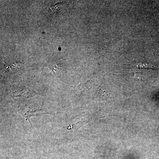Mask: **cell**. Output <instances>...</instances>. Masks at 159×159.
I'll use <instances>...</instances> for the list:
<instances>
[{
    "label": "cell",
    "instance_id": "2",
    "mask_svg": "<svg viewBox=\"0 0 159 159\" xmlns=\"http://www.w3.org/2000/svg\"><path fill=\"white\" fill-rule=\"evenodd\" d=\"M132 66L133 67L137 68L152 69L156 68V67L148 63L145 62H139L137 63H136Z\"/></svg>",
    "mask_w": 159,
    "mask_h": 159
},
{
    "label": "cell",
    "instance_id": "3",
    "mask_svg": "<svg viewBox=\"0 0 159 159\" xmlns=\"http://www.w3.org/2000/svg\"><path fill=\"white\" fill-rule=\"evenodd\" d=\"M88 122L87 121L82 120V121H79V122L73 124L72 126H73V128L74 129V130H77L79 129L80 128H81L84 125L86 124Z\"/></svg>",
    "mask_w": 159,
    "mask_h": 159
},
{
    "label": "cell",
    "instance_id": "1",
    "mask_svg": "<svg viewBox=\"0 0 159 159\" xmlns=\"http://www.w3.org/2000/svg\"><path fill=\"white\" fill-rule=\"evenodd\" d=\"M19 112L26 118V120H29L30 122V118L33 116H38L43 114H46L41 108H31L29 107L20 108Z\"/></svg>",
    "mask_w": 159,
    "mask_h": 159
}]
</instances>
